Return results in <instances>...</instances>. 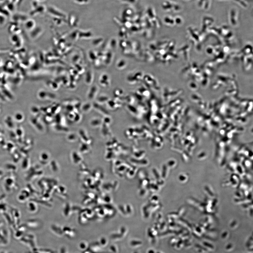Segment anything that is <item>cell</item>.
Instances as JSON below:
<instances>
[]
</instances>
